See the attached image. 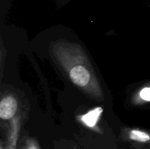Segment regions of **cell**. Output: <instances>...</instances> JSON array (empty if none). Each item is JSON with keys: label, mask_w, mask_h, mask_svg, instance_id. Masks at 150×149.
<instances>
[{"label": "cell", "mask_w": 150, "mask_h": 149, "mask_svg": "<svg viewBox=\"0 0 150 149\" xmlns=\"http://www.w3.org/2000/svg\"><path fill=\"white\" fill-rule=\"evenodd\" d=\"M18 104L12 96L4 98L0 102V118L7 120L11 118L17 110Z\"/></svg>", "instance_id": "cell-1"}, {"label": "cell", "mask_w": 150, "mask_h": 149, "mask_svg": "<svg viewBox=\"0 0 150 149\" xmlns=\"http://www.w3.org/2000/svg\"><path fill=\"white\" fill-rule=\"evenodd\" d=\"M70 77L75 84L85 86L90 80L89 71L83 66H76L70 71Z\"/></svg>", "instance_id": "cell-2"}, {"label": "cell", "mask_w": 150, "mask_h": 149, "mask_svg": "<svg viewBox=\"0 0 150 149\" xmlns=\"http://www.w3.org/2000/svg\"><path fill=\"white\" fill-rule=\"evenodd\" d=\"M103 109L101 108H97L95 110L89 111L82 117V121L89 127H95L99 118L100 115L102 113Z\"/></svg>", "instance_id": "cell-3"}, {"label": "cell", "mask_w": 150, "mask_h": 149, "mask_svg": "<svg viewBox=\"0 0 150 149\" xmlns=\"http://www.w3.org/2000/svg\"><path fill=\"white\" fill-rule=\"evenodd\" d=\"M129 137L131 140L142 143H150V134L140 130H132L129 133Z\"/></svg>", "instance_id": "cell-4"}, {"label": "cell", "mask_w": 150, "mask_h": 149, "mask_svg": "<svg viewBox=\"0 0 150 149\" xmlns=\"http://www.w3.org/2000/svg\"><path fill=\"white\" fill-rule=\"evenodd\" d=\"M140 96L142 99L150 102V87H146L140 92Z\"/></svg>", "instance_id": "cell-5"}, {"label": "cell", "mask_w": 150, "mask_h": 149, "mask_svg": "<svg viewBox=\"0 0 150 149\" xmlns=\"http://www.w3.org/2000/svg\"><path fill=\"white\" fill-rule=\"evenodd\" d=\"M27 149H37L35 147H29Z\"/></svg>", "instance_id": "cell-6"}, {"label": "cell", "mask_w": 150, "mask_h": 149, "mask_svg": "<svg viewBox=\"0 0 150 149\" xmlns=\"http://www.w3.org/2000/svg\"><path fill=\"white\" fill-rule=\"evenodd\" d=\"M139 149H150V148H139Z\"/></svg>", "instance_id": "cell-7"}]
</instances>
